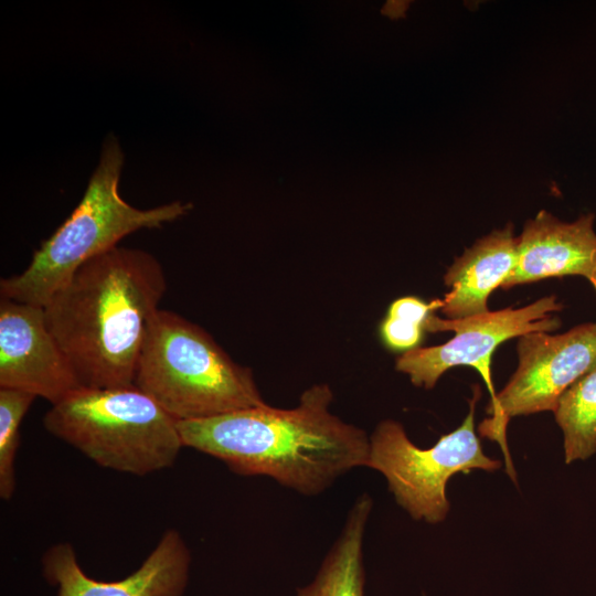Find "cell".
I'll return each mask as SVG.
<instances>
[{
  "mask_svg": "<svg viewBox=\"0 0 596 596\" xmlns=\"http://www.w3.org/2000/svg\"><path fill=\"white\" fill-rule=\"evenodd\" d=\"M518 366L509 382L490 401V418L479 425L481 436L497 441L509 476L515 481L505 429L510 418L551 411L562 394L596 366V323L578 324L551 334L534 331L518 338Z\"/></svg>",
  "mask_w": 596,
  "mask_h": 596,
  "instance_id": "52a82bcc",
  "label": "cell"
},
{
  "mask_svg": "<svg viewBox=\"0 0 596 596\" xmlns=\"http://www.w3.org/2000/svg\"><path fill=\"white\" fill-rule=\"evenodd\" d=\"M124 153L114 135L106 137L85 193L65 222L34 252L20 274L0 280L1 298L44 307L88 260L118 246L141 228H157L184 216L192 204L173 201L140 210L119 194Z\"/></svg>",
  "mask_w": 596,
  "mask_h": 596,
  "instance_id": "3957f363",
  "label": "cell"
},
{
  "mask_svg": "<svg viewBox=\"0 0 596 596\" xmlns=\"http://www.w3.org/2000/svg\"><path fill=\"white\" fill-rule=\"evenodd\" d=\"M589 283L593 285L594 289L596 290V270L594 272L593 276L590 277Z\"/></svg>",
  "mask_w": 596,
  "mask_h": 596,
  "instance_id": "e0dca14e",
  "label": "cell"
},
{
  "mask_svg": "<svg viewBox=\"0 0 596 596\" xmlns=\"http://www.w3.org/2000/svg\"><path fill=\"white\" fill-rule=\"evenodd\" d=\"M553 413L563 433L566 464L596 454V366L562 394Z\"/></svg>",
  "mask_w": 596,
  "mask_h": 596,
  "instance_id": "5bb4252c",
  "label": "cell"
},
{
  "mask_svg": "<svg viewBox=\"0 0 596 596\" xmlns=\"http://www.w3.org/2000/svg\"><path fill=\"white\" fill-rule=\"evenodd\" d=\"M562 308L552 295L521 308L509 307L466 319L450 320L432 313L425 321V331H454L455 336L444 344L404 352L397 358L395 369L408 375L415 386L430 390L447 370L469 365L479 372L492 400L496 393L490 366L498 345L529 332L558 329L561 320L553 313Z\"/></svg>",
  "mask_w": 596,
  "mask_h": 596,
  "instance_id": "ba28073f",
  "label": "cell"
},
{
  "mask_svg": "<svg viewBox=\"0 0 596 596\" xmlns=\"http://www.w3.org/2000/svg\"><path fill=\"white\" fill-rule=\"evenodd\" d=\"M191 562L190 550L174 529L164 531L141 565L119 581L87 576L70 543L50 546L41 560L43 576L57 596H183Z\"/></svg>",
  "mask_w": 596,
  "mask_h": 596,
  "instance_id": "30bf717a",
  "label": "cell"
},
{
  "mask_svg": "<svg viewBox=\"0 0 596 596\" xmlns=\"http://www.w3.org/2000/svg\"><path fill=\"white\" fill-rule=\"evenodd\" d=\"M79 387L46 324L44 308L1 298L0 389L24 391L53 405Z\"/></svg>",
  "mask_w": 596,
  "mask_h": 596,
  "instance_id": "9c48e42d",
  "label": "cell"
},
{
  "mask_svg": "<svg viewBox=\"0 0 596 596\" xmlns=\"http://www.w3.org/2000/svg\"><path fill=\"white\" fill-rule=\"evenodd\" d=\"M43 424L98 466L136 476L173 466L184 447L177 421L135 385L82 386L51 405Z\"/></svg>",
  "mask_w": 596,
  "mask_h": 596,
  "instance_id": "5b68a950",
  "label": "cell"
},
{
  "mask_svg": "<svg viewBox=\"0 0 596 596\" xmlns=\"http://www.w3.org/2000/svg\"><path fill=\"white\" fill-rule=\"evenodd\" d=\"M595 215L563 222L542 210L524 224L517 243V259L503 289L567 275L590 279L596 270Z\"/></svg>",
  "mask_w": 596,
  "mask_h": 596,
  "instance_id": "8fae6325",
  "label": "cell"
},
{
  "mask_svg": "<svg viewBox=\"0 0 596 596\" xmlns=\"http://www.w3.org/2000/svg\"><path fill=\"white\" fill-rule=\"evenodd\" d=\"M441 299L425 302L417 297L394 300L381 324L384 343L393 350L409 351L421 342L426 319L440 309Z\"/></svg>",
  "mask_w": 596,
  "mask_h": 596,
  "instance_id": "2e32d148",
  "label": "cell"
},
{
  "mask_svg": "<svg viewBox=\"0 0 596 596\" xmlns=\"http://www.w3.org/2000/svg\"><path fill=\"white\" fill-rule=\"evenodd\" d=\"M473 387L469 412L461 425L428 448L416 446L403 425L380 422L370 435L368 468L379 471L396 503L416 521L443 522L450 509L446 487L456 473L473 469L496 471L501 461L487 456L475 432V412L480 397Z\"/></svg>",
  "mask_w": 596,
  "mask_h": 596,
  "instance_id": "8992f818",
  "label": "cell"
},
{
  "mask_svg": "<svg viewBox=\"0 0 596 596\" xmlns=\"http://www.w3.org/2000/svg\"><path fill=\"white\" fill-rule=\"evenodd\" d=\"M332 401L331 387L319 383L292 408L266 404L177 426L184 447L221 460L234 473L268 477L318 496L369 465L370 435L334 415Z\"/></svg>",
  "mask_w": 596,
  "mask_h": 596,
  "instance_id": "6da1fadb",
  "label": "cell"
},
{
  "mask_svg": "<svg viewBox=\"0 0 596 596\" xmlns=\"http://www.w3.org/2000/svg\"><path fill=\"white\" fill-rule=\"evenodd\" d=\"M35 395L13 389H0V497L9 500L15 491V457L20 425Z\"/></svg>",
  "mask_w": 596,
  "mask_h": 596,
  "instance_id": "9a60e30c",
  "label": "cell"
},
{
  "mask_svg": "<svg viewBox=\"0 0 596 596\" xmlns=\"http://www.w3.org/2000/svg\"><path fill=\"white\" fill-rule=\"evenodd\" d=\"M134 385L177 422L267 404L249 368L232 360L203 328L162 309L149 324Z\"/></svg>",
  "mask_w": 596,
  "mask_h": 596,
  "instance_id": "277c9868",
  "label": "cell"
},
{
  "mask_svg": "<svg viewBox=\"0 0 596 596\" xmlns=\"http://www.w3.org/2000/svg\"><path fill=\"white\" fill-rule=\"evenodd\" d=\"M166 289L153 255L116 246L85 263L51 297L43 307L46 324L82 386L134 385Z\"/></svg>",
  "mask_w": 596,
  "mask_h": 596,
  "instance_id": "7a4b0ae2",
  "label": "cell"
},
{
  "mask_svg": "<svg viewBox=\"0 0 596 596\" xmlns=\"http://www.w3.org/2000/svg\"><path fill=\"white\" fill-rule=\"evenodd\" d=\"M518 237L512 224L479 238L455 259L444 276L448 292L440 311L446 319L458 320L489 311L490 294L501 288L517 259Z\"/></svg>",
  "mask_w": 596,
  "mask_h": 596,
  "instance_id": "7c38bea8",
  "label": "cell"
},
{
  "mask_svg": "<svg viewBox=\"0 0 596 596\" xmlns=\"http://www.w3.org/2000/svg\"><path fill=\"white\" fill-rule=\"evenodd\" d=\"M372 509L368 492L355 498L315 577L298 587L296 596H364L363 541Z\"/></svg>",
  "mask_w": 596,
  "mask_h": 596,
  "instance_id": "4fadbf2b",
  "label": "cell"
}]
</instances>
